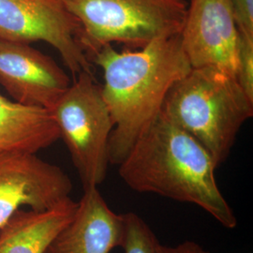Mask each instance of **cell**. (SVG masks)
<instances>
[{
    "label": "cell",
    "mask_w": 253,
    "mask_h": 253,
    "mask_svg": "<svg viewBox=\"0 0 253 253\" xmlns=\"http://www.w3.org/2000/svg\"><path fill=\"white\" fill-rule=\"evenodd\" d=\"M239 34L253 38V0H230Z\"/></svg>",
    "instance_id": "9a60e30c"
},
{
    "label": "cell",
    "mask_w": 253,
    "mask_h": 253,
    "mask_svg": "<svg viewBox=\"0 0 253 253\" xmlns=\"http://www.w3.org/2000/svg\"><path fill=\"white\" fill-rule=\"evenodd\" d=\"M236 80L248 98L253 101V38L240 35Z\"/></svg>",
    "instance_id": "5bb4252c"
},
{
    "label": "cell",
    "mask_w": 253,
    "mask_h": 253,
    "mask_svg": "<svg viewBox=\"0 0 253 253\" xmlns=\"http://www.w3.org/2000/svg\"><path fill=\"white\" fill-rule=\"evenodd\" d=\"M159 253H211L193 241H185L174 247L160 244Z\"/></svg>",
    "instance_id": "2e32d148"
},
{
    "label": "cell",
    "mask_w": 253,
    "mask_h": 253,
    "mask_svg": "<svg viewBox=\"0 0 253 253\" xmlns=\"http://www.w3.org/2000/svg\"><path fill=\"white\" fill-rule=\"evenodd\" d=\"M162 114L197 140L218 167L253 117V101L235 76L212 67L191 68L168 92Z\"/></svg>",
    "instance_id": "3957f363"
},
{
    "label": "cell",
    "mask_w": 253,
    "mask_h": 253,
    "mask_svg": "<svg viewBox=\"0 0 253 253\" xmlns=\"http://www.w3.org/2000/svg\"><path fill=\"white\" fill-rule=\"evenodd\" d=\"M125 236L123 214L114 212L99 187L84 189L73 219L55 235L44 253H110Z\"/></svg>",
    "instance_id": "30bf717a"
},
{
    "label": "cell",
    "mask_w": 253,
    "mask_h": 253,
    "mask_svg": "<svg viewBox=\"0 0 253 253\" xmlns=\"http://www.w3.org/2000/svg\"><path fill=\"white\" fill-rule=\"evenodd\" d=\"M179 39L191 68L212 67L236 77L240 34L230 0H190Z\"/></svg>",
    "instance_id": "ba28073f"
},
{
    "label": "cell",
    "mask_w": 253,
    "mask_h": 253,
    "mask_svg": "<svg viewBox=\"0 0 253 253\" xmlns=\"http://www.w3.org/2000/svg\"><path fill=\"white\" fill-rule=\"evenodd\" d=\"M78 202L71 197L46 211L19 209L0 228V253H44L74 217Z\"/></svg>",
    "instance_id": "8fae6325"
},
{
    "label": "cell",
    "mask_w": 253,
    "mask_h": 253,
    "mask_svg": "<svg viewBox=\"0 0 253 253\" xmlns=\"http://www.w3.org/2000/svg\"><path fill=\"white\" fill-rule=\"evenodd\" d=\"M91 62L103 73L102 95L114 121L110 164L119 165L163 110L172 85L191 70L178 36L162 38L137 50L101 47Z\"/></svg>",
    "instance_id": "6da1fadb"
},
{
    "label": "cell",
    "mask_w": 253,
    "mask_h": 253,
    "mask_svg": "<svg viewBox=\"0 0 253 253\" xmlns=\"http://www.w3.org/2000/svg\"><path fill=\"white\" fill-rule=\"evenodd\" d=\"M67 146L83 189L99 187L108 172L114 121L92 73L82 72L49 109Z\"/></svg>",
    "instance_id": "5b68a950"
},
{
    "label": "cell",
    "mask_w": 253,
    "mask_h": 253,
    "mask_svg": "<svg viewBox=\"0 0 253 253\" xmlns=\"http://www.w3.org/2000/svg\"><path fill=\"white\" fill-rule=\"evenodd\" d=\"M118 166L129 189L193 204L227 229L237 226L235 212L218 188L211 156L162 113Z\"/></svg>",
    "instance_id": "7a4b0ae2"
},
{
    "label": "cell",
    "mask_w": 253,
    "mask_h": 253,
    "mask_svg": "<svg viewBox=\"0 0 253 253\" xmlns=\"http://www.w3.org/2000/svg\"><path fill=\"white\" fill-rule=\"evenodd\" d=\"M81 27L61 0H0V40L54 47L73 77L94 66L79 42Z\"/></svg>",
    "instance_id": "8992f818"
},
{
    "label": "cell",
    "mask_w": 253,
    "mask_h": 253,
    "mask_svg": "<svg viewBox=\"0 0 253 253\" xmlns=\"http://www.w3.org/2000/svg\"><path fill=\"white\" fill-rule=\"evenodd\" d=\"M61 2L80 24L79 42L89 60L101 47L114 42L141 48L158 39L178 36L189 5L186 0Z\"/></svg>",
    "instance_id": "277c9868"
},
{
    "label": "cell",
    "mask_w": 253,
    "mask_h": 253,
    "mask_svg": "<svg viewBox=\"0 0 253 253\" xmlns=\"http://www.w3.org/2000/svg\"><path fill=\"white\" fill-rule=\"evenodd\" d=\"M71 84L52 57L30 43L0 40V84L14 101L52 108Z\"/></svg>",
    "instance_id": "9c48e42d"
},
{
    "label": "cell",
    "mask_w": 253,
    "mask_h": 253,
    "mask_svg": "<svg viewBox=\"0 0 253 253\" xmlns=\"http://www.w3.org/2000/svg\"><path fill=\"white\" fill-rule=\"evenodd\" d=\"M59 139L49 109L24 105L0 95V153L37 154Z\"/></svg>",
    "instance_id": "7c38bea8"
},
{
    "label": "cell",
    "mask_w": 253,
    "mask_h": 253,
    "mask_svg": "<svg viewBox=\"0 0 253 253\" xmlns=\"http://www.w3.org/2000/svg\"><path fill=\"white\" fill-rule=\"evenodd\" d=\"M125 236L122 249L125 253H159L160 242L145 220L133 212L123 214Z\"/></svg>",
    "instance_id": "4fadbf2b"
},
{
    "label": "cell",
    "mask_w": 253,
    "mask_h": 253,
    "mask_svg": "<svg viewBox=\"0 0 253 253\" xmlns=\"http://www.w3.org/2000/svg\"><path fill=\"white\" fill-rule=\"evenodd\" d=\"M72 190L69 175L36 154L0 153V228L19 209L49 210L71 197Z\"/></svg>",
    "instance_id": "52a82bcc"
}]
</instances>
